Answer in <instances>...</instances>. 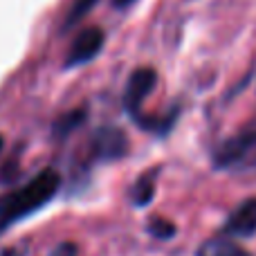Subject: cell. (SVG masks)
<instances>
[{"label": "cell", "instance_id": "cell-2", "mask_svg": "<svg viewBox=\"0 0 256 256\" xmlns=\"http://www.w3.org/2000/svg\"><path fill=\"white\" fill-rule=\"evenodd\" d=\"M104 40H106V34H104L102 27H97V25L84 27V30L72 38L63 68H79V66H86L88 61H92V58L102 52Z\"/></svg>", "mask_w": 256, "mask_h": 256}, {"label": "cell", "instance_id": "cell-10", "mask_svg": "<svg viewBox=\"0 0 256 256\" xmlns=\"http://www.w3.org/2000/svg\"><path fill=\"white\" fill-rule=\"evenodd\" d=\"M86 120V110H70L66 112V115L61 117V120H56V124H54V130H56L58 137L68 135V132H72L76 126H81Z\"/></svg>", "mask_w": 256, "mask_h": 256}, {"label": "cell", "instance_id": "cell-1", "mask_svg": "<svg viewBox=\"0 0 256 256\" xmlns=\"http://www.w3.org/2000/svg\"><path fill=\"white\" fill-rule=\"evenodd\" d=\"M58 186H61V176L54 168H43L22 186L0 196V232L38 212L56 196Z\"/></svg>", "mask_w": 256, "mask_h": 256}, {"label": "cell", "instance_id": "cell-11", "mask_svg": "<svg viewBox=\"0 0 256 256\" xmlns=\"http://www.w3.org/2000/svg\"><path fill=\"white\" fill-rule=\"evenodd\" d=\"M148 232L155 236V238L166 240V238H171V236L176 234V227H173L168 220H153L148 225Z\"/></svg>", "mask_w": 256, "mask_h": 256}, {"label": "cell", "instance_id": "cell-9", "mask_svg": "<svg viewBox=\"0 0 256 256\" xmlns=\"http://www.w3.org/2000/svg\"><path fill=\"white\" fill-rule=\"evenodd\" d=\"M153 194H155V178H153V173H148V176L140 178V180H137V184L132 186V200H135L137 207H142V204L150 202Z\"/></svg>", "mask_w": 256, "mask_h": 256}, {"label": "cell", "instance_id": "cell-3", "mask_svg": "<svg viewBox=\"0 0 256 256\" xmlns=\"http://www.w3.org/2000/svg\"><path fill=\"white\" fill-rule=\"evenodd\" d=\"M155 84H158V74H155L153 68H137L128 76L126 90H124V108L135 122L142 117V104L153 92Z\"/></svg>", "mask_w": 256, "mask_h": 256}, {"label": "cell", "instance_id": "cell-5", "mask_svg": "<svg viewBox=\"0 0 256 256\" xmlns=\"http://www.w3.org/2000/svg\"><path fill=\"white\" fill-rule=\"evenodd\" d=\"M225 234L234 238H250L256 234V198L240 202L225 222Z\"/></svg>", "mask_w": 256, "mask_h": 256}, {"label": "cell", "instance_id": "cell-12", "mask_svg": "<svg viewBox=\"0 0 256 256\" xmlns=\"http://www.w3.org/2000/svg\"><path fill=\"white\" fill-rule=\"evenodd\" d=\"M52 256H76V245L74 243H58L54 248Z\"/></svg>", "mask_w": 256, "mask_h": 256}, {"label": "cell", "instance_id": "cell-15", "mask_svg": "<svg viewBox=\"0 0 256 256\" xmlns=\"http://www.w3.org/2000/svg\"><path fill=\"white\" fill-rule=\"evenodd\" d=\"M2 146H4V140H2V135H0V153H2Z\"/></svg>", "mask_w": 256, "mask_h": 256}, {"label": "cell", "instance_id": "cell-4", "mask_svg": "<svg viewBox=\"0 0 256 256\" xmlns=\"http://www.w3.org/2000/svg\"><path fill=\"white\" fill-rule=\"evenodd\" d=\"M256 146V130H250V132H240V135L232 137V140L222 142L218 146V150L214 153V164L218 168H230L234 164L243 162L252 148Z\"/></svg>", "mask_w": 256, "mask_h": 256}, {"label": "cell", "instance_id": "cell-7", "mask_svg": "<svg viewBox=\"0 0 256 256\" xmlns=\"http://www.w3.org/2000/svg\"><path fill=\"white\" fill-rule=\"evenodd\" d=\"M198 256H248V254L230 238H212L198 250Z\"/></svg>", "mask_w": 256, "mask_h": 256}, {"label": "cell", "instance_id": "cell-8", "mask_svg": "<svg viewBox=\"0 0 256 256\" xmlns=\"http://www.w3.org/2000/svg\"><path fill=\"white\" fill-rule=\"evenodd\" d=\"M97 2L99 0H74V2L70 4V9L66 12V18H63L61 30L68 32V30H72L74 25H79V22L84 20V16H88V12H92Z\"/></svg>", "mask_w": 256, "mask_h": 256}, {"label": "cell", "instance_id": "cell-6", "mask_svg": "<svg viewBox=\"0 0 256 256\" xmlns=\"http://www.w3.org/2000/svg\"><path fill=\"white\" fill-rule=\"evenodd\" d=\"M94 153L97 158L102 160H117L122 155H126L128 150V140L126 135L115 126H106V128H99L97 135H94Z\"/></svg>", "mask_w": 256, "mask_h": 256}, {"label": "cell", "instance_id": "cell-14", "mask_svg": "<svg viewBox=\"0 0 256 256\" xmlns=\"http://www.w3.org/2000/svg\"><path fill=\"white\" fill-rule=\"evenodd\" d=\"M112 2H115V7H126V4L135 2V0H112Z\"/></svg>", "mask_w": 256, "mask_h": 256}, {"label": "cell", "instance_id": "cell-13", "mask_svg": "<svg viewBox=\"0 0 256 256\" xmlns=\"http://www.w3.org/2000/svg\"><path fill=\"white\" fill-rule=\"evenodd\" d=\"M0 256H22V254L18 252V250H4V252L0 254Z\"/></svg>", "mask_w": 256, "mask_h": 256}]
</instances>
